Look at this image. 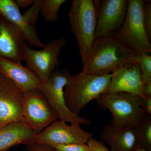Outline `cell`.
Returning a JSON list of instances; mask_svg holds the SVG:
<instances>
[{
	"label": "cell",
	"mask_w": 151,
	"mask_h": 151,
	"mask_svg": "<svg viewBox=\"0 0 151 151\" xmlns=\"http://www.w3.org/2000/svg\"><path fill=\"white\" fill-rule=\"evenodd\" d=\"M136 54L113 34L96 40L81 72L99 76L114 73L132 63Z\"/></svg>",
	"instance_id": "cell-1"
},
{
	"label": "cell",
	"mask_w": 151,
	"mask_h": 151,
	"mask_svg": "<svg viewBox=\"0 0 151 151\" xmlns=\"http://www.w3.org/2000/svg\"><path fill=\"white\" fill-rule=\"evenodd\" d=\"M68 17L84 65L89 59L95 41L97 23L95 2L92 0H73Z\"/></svg>",
	"instance_id": "cell-2"
},
{
	"label": "cell",
	"mask_w": 151,
	"mask_h": 151,
	"mask_svg": "<svg viewBox=\"0 0 151 151\" xmlns=\"http://www.w3.org/2000/svg\"><path fill=\"white\" fill-rule=\"evenodd\" d=\"M112 76L113 73L99 76L81 72L71 76L64 89L65 105L69 111L78 116L88 103L105 92Z\"/></svg>",
	"instance_id": "cell-3"
},
{
	"label": "cell",
	"mask_w": 151,
	"mask_h": 151,
	"mask_svg": "<svg viewBox=\"0 0 151 151\" xmlns=\"http://www.w3.org/2000/svg\"><path fill=\"white\" fill-rule=\"evenodd\" d=\"M96 100L101 109L111 112V124L119 129H134L147 115L142 108V98L127 92L103 93Z\"/></svg>",
	"instance_id": "cell-4"
},
{
	"label": "cell",
	"mask_w": 151,
	"mask_h": 151,
	"mask_svg": "<svg viewBox=\"0 0 151 151\" xmlns=\"http://www.w3.org/2000/svg\"><path fill=\"white\" fill-rule=\"evenodd\" d=\"M145 1L129 0L125 19L115 35L137 54L151 52V45L145 29L143 10Z\"/></svg>",
	"instance_id": "cell-5"
},
{
	"label": "cell",
	"mask_w": 151,
	"mask_h": 151,
	"mask_svg": "<svg viewBox=\"0 0 151 151\" xmlns=\"http://www.w3.org/2000/svg\"><path fill=\"white\" fill-rule=\"evenodd\" d=\"M71 76L67 69L57 70L47 81L42 82L38 89L46 97L58 119L70 124L89 125L91 121L73 114L65 105L64 89Z\"/></svg>",
	"instance_id": "cell-6"
},
{
	"label": "cell",
	"mask_w": 151,
	"mask_h": 151,
	"mask_svg": "<svg viewBox=\"0 0 151 151\" xmlns=\"http://www.w3.org/2000/svg\"><path fill=\"white\" fill-rule=\"evenodd\" d=\"M67 42L64 37L50 41L40 50L32 49L26 43L23 60L42 83L48 80L59 65L58 55Z\"/></svg>",
	"instance_id": "cell-7"
},
{
	"label": "cell",
	"mask_w": 151,
	"mask_h": 151,
	"mask_svg": "<svg viewBox=\"0 0 151 151\" xmlns=\"http://www.w3.org/2000/svg\"><path fill=\"white\" fill-rule=\"evenodd\" d=\"M23 121L36 134L57 121L46 97L39 89L24 93Z\"/></svg>",
	"instance_id": "cell-8"
},
{
	"label": "cell",
	"mask_w": 151,
	"mask_h": 151,
	"mask_svg": "<svg viewBox=\"0 0 151 151\" xmlns=\"http://www.w3.org/2000/svg\"><path fill=\"white\" fill-rule=\"evenodd\" d=\"M80 125H67L62 120L55 121L36 135L37 143L53 148L60 145L87 144L93 135L81 129Z\"/></svg>",
	"instance_id": "cell-9"
},
{
	"label": "cell",
	"mask_w": 151,
	"mask_h": 151,
	"mask_svg": "<svg viewBox=\"0 0 151 151\" xmlns=\"http://www.w3.org/2000/svg\"><path fill=\"white\" fill-rule=\"evenodd\" d=\"M97 23L95 40L113 34L121 27L127 14L128 1H95Z\"/></svg>",
	"instance_id": "cell-10"
},
{
	"label": "cell",
	"mask_w": 151,
	"mask_h": 151,
	"mask_svg": "<svg viewBox=\"0 0 151 151\" xmlns=\"http://www.w3.org/2000/svg\"><path fill=\"white\" fill-rule=\"evenodd\" d=\"M24 93L0 73V127L23 121Z\"/></svg>",
	"instance_id": "cell-11"
},
{
	"label": "cell",
	"mask_w": 151,
	"mask_h": 151,
	"mask_svg": "<svg viewBox=\"0 0 151 151\" xmlns=\"http://www.w3.org/2000/svg\"><path fill=\"white\" fill-rule=\"evenodd\" d=\"M25 40L16 26L0 17V57L21 63Z\"/></svg>",
	"instance_id": "cell-12"
},
{
	"label": "cell",
	"mask_w": 151,
	"mask_h": 151,
	"mask_svg": "<svg viewBox=\"0 0 151 151\" xmlns=\"http://www.w3.org/2000/svg\"><path fill=\"white\" fill-rule=\"evenodd\" d=\"M143 83L139 66L132 63L113 73L110 84L103 93L125 92L142 98Z\"/></svg>",
	"instance_id": "cell-13"
},
{
	"label": "cell",
	"mask_w": 151,
	"mask_h": 151,
	"mask_svg": "<svg viewBox=\"0 0 151 151\" xmlns=\"http://www.w3.org/2000/svg\"><path fill=\"white\" fill-rule=\"evenodd\" d=\"M0 73L14 83L24 93L39 89L42 82L36 75L22 63L0 57Z\"/></svg>",
	"instance_id": "cell-14"
},
{
	"label": "cell",
	"mask_w": 151,
	"mask_h": 151,
	"mask_svg": "<svg viewBox=\"0 0 151 151\" xmlns=\"http://www.w3.org/2000/svg\"><path fill=\"white\" fill-rule=\"evenodd\" d=\"M15 1L0 0V17L14 25L21 31L25 40L30 45L43 48L44 45L40 40L36 27L26 22Z\"/></svg>",
	"instance_id": "cell-15"
},
{
	"label": "cell",
	"mask_w": 151,
	"mask_h": 151,
	"mask_svg": "<svg viewBox=\"0 0 151 151\" xmlns=\"http://www.w3.org/2000/svg\"><path fill=\"white\" fill-rule=\"evenodd\" d=\"M36 135L23 121L6 124L0 127V151H7L19 145L35 144Z\"/></svg>",
	"instance_id": "cell-16"
},
{
	"label": "cell",
	"mask_w": 151,
	"mask_h": 151,
	"mask_svg": "<svg viewBox=\"0 0 151 151\" xmlns=\"http://www.w3.org/2000/svg\"><path fill=\"white\" fill-rule=\"evenodd\" d=\"M100 137L110 146L111 151H130L136 146L134 129H119L111 123L105 125Z\"/></svg>",
	"instance_id": "cell-17"
},
{
	"label": "cell",
	"mask_w": 151,
	"mask_h": 151,
	"mask_svg": "<svg viewBox=\"0 0 151 151\" xmlns=\"http://www.w3.org/2000/svg\"><path fill=\"white\" fill-rule=\"evenodd\" d=\"M136 146L151 151V116L147 115L134 129Z\"/></svg>",
	"instance_id": "cell-18"
},
{
	"label": "cell",
	"mask_w": 151,
	"mask_h": 151,
	"mask_svg": "<svg viewBox=\"0 0 151 151\" xmlns=\"http://www.w3.org/2000/svg\"><path fill=\"white\" fill-rule=\"evenodd\" d=\"M65 2V0H42L40 12L44 19L55 22L59 17L60 7Z\"/></svg>",
	"instance_id": "cell-19"
},
{
	"label": "cell",
	"mask_w": 151,
	"mask_h": 151,
	"mask_svg": "<svg viewBox=\"0 0 151 151\" xmlns=\"http://www.w3.org/2000/svg\"><path fill=\"white\" fill-rule=\"evenodd\" d=\"M132 63H136L139 66L143 83L151 81V56L147 53H136L132 58Z\"/></svg>",
	"instance_id": "cell-20"
},
{
	"label": "cell",
	"mask_w": 151,
	"mask_h": 151,
	"mask_svg": "<svg viewBox=\"0 0 151 151\" xmlns=\"http://www.w3.org/2000/svg\"><path fill=\"white\" fill-rule=\"evenodd\" d=\"M42 0H35L31 7L25 12L24 17L28 23L35 27L36 22L40 12Z\"/></svg>",
	"instance_id": "cell-21"
},
{
	"label": "cell",
	"mask_w": 151,
	"mask_h": 151,
	"mask_svg": "<svg viewBox=\"0 0 151 151\" xmlns=\"http://www.w3.org/2000/svg\"><path fill=\"white\" fill-rule=\"evenodd\" d=\"M143 21L149 40H151V1H146L144 5Z\"/></svg>",
	"instance_id": "cell-22"
},
{
	"label": "cell",
	"mask_w": 151,
	"mask_h": 151,
	"mask_svg": "<svg viewBox=\"0 0 151 151\" xmlns=\"http://www.w3.org/2000/svg\"><path fill=\"white\" fill-rule=\"evenodd\" d=\"M53 149L55 151H91L89 146L85 144L60 145Z\"/></svg>",
	"instance_id": "cell-23"
},
{
	"label": "cell",
	"mask_w": 151,
	"mask_h": 151,
	"mask_svg": "<svg viewBox=\"0 0 151 151\" xmlns=\"http://www.w3.org/2000/svg\"><path fill=\"white\" fill-rule=\"evenodd\" d=\"M87 144L91 151H111L106 147L103 142L96 139L91 138Z\"/></svg>",
	"instance_id": "cell-24"
},
{
	"label": "cell",
	"mask_w": 151,
	"mask_h": 151,
	"mask_svg": "<svg viewBox=\"0 0 151 151\" xmlns=\"http://www.w3.org/2000/svg\"><path fill=\"white\" fill-rule=\"evenodd\" d=\"M27 147L29 151H55L51 147L37 143Z\"/></svg>",
	"instance_id": "cell-25"
},
{
	"label": "cell",
	"mask_w": 151,
	"mask_h": 151,
	"mask_svg": "<svg viewBox=\"0 0 151 151\" xmlns=\"http://www.w3.org/2000/svg\"><path fill=\"white\" fill-rule=\"evenodd\" d=\"M142 106L147 115L151 116V97L145 96L142 98Z\"/></svg>",
	"instance_id": "cell-26"
},
{
	"label": "cell",
	"mask_w": 151,
	"mask_h": 151,
	"mask_svg": "<svg viewBox=\"0 0 151 151\" xmlns=\"http://www.w3.org/2000/svg\"><path fill=\"white\" fill-rule=\"evenodd\" d=\"M142 92L144 96L151 97V81L143 83Z\"/></svg>",
	"instance_id": "cell-27"
},
{
	"label": "cell",
	"mask_w": 151,
	"mask_h": 151,
	"mask_svg": "<svg viewBox=\"0 0 151 151\" xmlns=\"http://www.w3.org/2000/svg\"><path fill=\"white\" fill-rule=\"evenodd\" d=\"M35 1L34 0H16L15 1L19 8L20 7H27L28 6L34 3Z\"/></svg>",
	"instance_id": "cell-28"
},
{
	"label": "cell",
	"mask_w": 151,
	"mask_h": 151,
	"mask_svg": "<svg viewBox=\"0 0 151 151\" xmlns=\"http://www.w3.org/2000/svg\"><path fill=\"white\" fill-rule=\"evenodd\" d=\"M130 151H148L147 150L142 147H139L138 146H135L133 149H132Z\"/></svg>",
	"instance_id": "cell-29"
}]
</instances>
